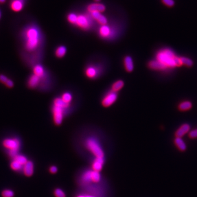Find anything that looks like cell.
Listing matches in <instances>:
<instances>
[{
	"mask_svg": "<svg viewBox=\"0 0 197 197\" xmlns=\"http://www.w3.org/2000/svg\"><path fill=\"white\" fill-rule=\"evenodd\" d=\"M23 41L24 50L40 60L43 56L45 45L44 36L40 28L35 25L27 26L23 32Z\"/></svg>",
	"mask_w": 197,
	"mask_h": 197,
	"instance_id": "1",
	"label": "cell"
},
{
	"mask_svg": "<svg viewBox=\"0 0 197 197\" xmlns=\"http://www.w3.org/2000/svg\"><path fill=\"white\" fill-rule=\"evenodd\" d=\"M74 104H67L61 99L60 96L54 97L51 105L53 121L56 126H60L64 119L74 110Z\"/></svg>",
	"mask_w": 197,
	"mask_h": 197,
	"instance_id": "2",
	"label": "cell"
},
{
	"mask_svg": "<svg viewBox=\"0 0 197 197\" xmlns=\"http://www.w3.org/2000/svg\"><path fill=\"white\" fill-rule=\"evenodd\" d=\"M108 64L104 59H96L89 61L84 68V74L91 80L100 78L105 75L107 70Z\"/></svg>",
	"mask_w": 197,
	"mask_h": 197,
	"instance_id": "3",
	"label": "cell"
},
{
	"mask_svg": "<svg viewBox=\"0 0 197 197\" xmlns=\"http://www.w3.org/2000/svg\"><path fill=\"white\" fill-rule=\"evenodd\" d=\"M33 73L40 78L41 80L40 88L43 91H48L53 87V77L45 66L40 63L33 66ZM39 88V89H40Z\"/></svg>",
	"mask_w": 197,
	"mask_h": 197,
	"instance_id": "4",
	"label": "cell"
},
{
	"mask_svg": "<svg viewBox=\"0 0 197 197\" xmlns=\"http://www.w3.org/2000/svg\"><path fill=\"white\" fill-rule=\"evenodd\" d=\"M156 59L167 67H174L182 65L180 58L175 56L174 51L170 49H164L159 51L157 53Z\"/></svg>",
	"mask_w": 197,
	"mask_h": 197,
	"instance_id": "5",
	"label": "cell"
},
{
	"mask_svg": "<svg viewBox=\"0 0 197 197\" xmlns=\"http://www.w3.org/2000/svg\"><path fill=\"white\" fill-rule=\"evenodd\" d=\"M117 26L114 24L107 23L106 25H100L97 30V34L102 40L107 41H114L120 35L121 31Z\"/></svg>",
	"mask_w": 197,
	"mask_h": 197,
	"instance_id": "6",
	"label": "cell"
},
{
	"mask_svg": "<svg viewBox=\"0 0 197 197\" xmlns=\"http://www.w3.org/2000/svg\"><path fill=\"white\" fill-rule=\"evenodd\" d=\"M94 21L89 13L80 14H77L75 26H77L82 30L89 31L93 28Z\"/></svg>",
	"mask_w": 197,
	"mask_h": 197,
	"instance_id": "7",
	"label": "cell"
},
{
	"mask_svg": "<svg viewBox=\"0 0 197 197\" xmlns=\"http://www.w3.org/2000/svg\"><path fill=\"white\" fill-rule=\"evenodd\" d=\"M86 146L95 157H104V151L100 142L96 137H88L86 140Z\"/></svg>",
	"mask_w": 197,
	"mask_h": 197,
	"instance_id": "8",
	"label": "cell"
},
{
	"mask_svg": "<svg viewBox=\"0 0 197 197\" xmlns=\"http://www.w3.org/2000/svg\"><path fill=\"white\" fill-rule=\"evenodd\" d=\"M118 97V93L109 89L106 91L101 99V104L102 107L108 108L112 106L116 102Z\"/></svg>",
	"mask_w": 197,
	"mask_h": 197,
	"instance_id": "9",
	"label": "cell"
},
{
	"mask_svg": "<svg viewBox=\"0 0 197 197\" xmlns=\"http://www.w3.org/2000/svg\"><path fill=\"white\" fill-rule=\"evenodd\" d=\"M100 179L101 175L99 172L93 170L86 171L81 177V181L83 183H88L91 182H99Z\"/></svg>",
	"mask_w": 197,
	"mask_h": 197,
	"instance_id": "10",
	"label": "cell"
},
{
	"mask_svg": "<svg viewBox=\"0 0 197 197\" xmlns=\"http://www.w3.org/2000/svg\"><path fill=\"white\" fill-rule=\"evenodd\" d=\"M3 145L10 150H17L19 149L20 142L17 138H7L3 141Z\"/></svg>",
	"mask_w": 197,
	"mask_h": 197,
	"instance_id": "11",
	"label": "cell"
},
{
	"mask_svg": "<svg viewBox=\"0 0 197 197\" xmlns=\"http://www.w3.org/2000/svg\"><path fill=\"white\" fill-rule=\"evenodd\" d=\"M41 80L40 78L32 73L29 77L27 81V86L28 88L31 89H35L37 88H40Z\"/></svg>",
	"mask_w": 197,
	"mask_h": 197,
	"instance_id": "12",
	"label": "cell"
},
{
	"mask_svg": "<svg viewBox=\"0 0 197 197\" xmlns=\"http://www.w3.org/2000/svg\"><path fill=\"white\" fill-rule=\"evenodd\" d=\"M89 14L91 15L93 19L96 21L100 25H106L108 23V20L107 18L101 13L98 12H93Z\"/></svg>",
	"mask_w": 197,
	"mask_h": 197,
	"instance_id": "13",
	"label": "cell"
},
{
	"mask_svg": "<svg viewBox=\"0 0 197 197\" xmlns=\"http://www.w3.org/2000/svg\"><path fill=\"white\" fill-rule=\"evenodd\" d=\"M123 66L124 69L126 72L130 73L132 72L134 69V61L132 57L129 56H125L123 58Z\"/></svg>",
	"mask_w": 197,
	"mask_h": 197,
	"instance_id": "14",
	"label": "cell"
},
{
	"mask_svg": "<svg viewBox=\"0 0 197 197\" xmlns=\"http://www.w3.org/2000/svg\"><path fill=\"white\" fill-rule=\"evenodd\" d=\"M86 10L88 13H91L93 12H98L100 13H102L106 10V7L103 4L99 3H91L88 5Z\"/></svg>",
	"mask_w": 197,
	"mask_h": 197,
	"instance_id": "15",
	"label": "cell"
},
{
	"mask_svg": "<svg viewBox=\"0 0 197 197\" xmlns=\"http://www.w3.org/2000/svg\"><path fill=\"white\" fill-rule=\"evenodd\" d=\"M190 126L188 124H183L175 132L176 137L182 138L185 135L190 131Z\"/></svg>",
	"mask_w": 197,
	"mask_h": 197,
	"instance_id": "16",
	"label": "cell"
},
{
	"mask_svg": "<svg viewBox=\"0 0 197 197\" xmlns=\"http://www.w3.org/2000/svg\"><path fill=\"white\" fill-rule=\"evenodd\" d=\"M148 66L151 69L156 70H163L167 68L166 66L157 59L150 61L148 63Z\"/></svg>",
	"mask_w": 197,
	"mask_h": 197,
	"instance_id": "17",
	"label": "cell"
},
{
	"mask_svg": "<svg viewBox=\"0 0 197 197\" xmlns=\"http://www.w3.org/2000/svg\"><path fill=\"white\" fill-rule=\"evenodd\" d=\"M104 163V157H96L92 165L93 170L96 172H100L102 168Z\"/></svg>",
	"mask_w": 197,
	"mask_h": 197,
	"instance_id": "18",
	"label": "cell"
},
{
	"mask_svg": "<svg viewBox=\"0 0 197 197\" xmlns=\"http://www.w3.org/2000/svg\"><path fill=\"white\" fill-rule=\"evenodd\" d=\"M67 53V48L64 45H59L57 46L54 51V54L56 58L58 59H61L64 58Z\"/></svg>",
	"mask_w": 197,
	"mask_h": 197,
	"instance_id": "19",
	"label": "cell"
},
{
	"mask_svg": "<svg viewBox=\"0 0 197 197\" xmlns=\"http://www.w3.org/2000/svg\"><path fill=\"white\" fill-rule=\"evenodd\" d=\"M61 99L67 104H73V95L70 91H65L61 94Z\"/></svg>",
	"mask_w": 197,
	"mask_h": 197,
	"instance_id": "20",
	"label": "cell"
},
{
	"mask_svg": "<svg viewBox=\"0 0 197 197\" xmlns=\"http://www.w3.org/2000/svg\"><path fill=\"white\" fill-rule=\"evenodd\" d=\"M174 144L178 150L181 152H185L187 150V145L185 142L181 137H175L174 139Z\"/></svg>",
	"mask_w": 197,
	"mask_h": 197,
	"instance_id": "21",
	"label": "cell"
},
{
	"mask_svg": "<svg viewBox=\"0 0 197 197\" xmlns=\"http://www.w3.org/2000/svg\"><path fill=\"white\" fill-rule=\"evenodd\" d=\"M24 172L26 176H31L33 175L34 171V163L31 161H28L24 165Z\"/></svg>",
	"mask_w": 197,
	"mask_h": 197,
	"instance_id": "22",
	"label": "cell"
},
{
	"mask_svg": "<svg viewBox=\"0 0 197 197\" xmlns=\"http://www.w3.org/2000/svg\"><path fill=\"white\" fill-rule=\"evenodd\" d=\"M24 0H13L11 3V8L15 12H19L23 10Z\"/></svg>",
	"mask_w": 197,
	"mask_h": 197,
	"instance_id": "23",
	"label": "cell"
},
{
	"mask_svg": "<svg viewBox=\"0 0 197 197\" xmlns=\"http://www.w3.org/2000/svg\"><path fill=\"white\" fill-rule=\"evenodd\" d=\"M124 82L121 80H118L112 84L110 89L117 93H119V91L124 87Z\"/></svg>",
	"mask_w": 197,
	"mask_h": 197,
	"instance_id": "24",
	"label": "cell"
},
{
	"mask_svg": "<svg viewBox=\"0 0 197 197\" xmlns=\"http://www.w3.org/2000/svg\"><path fill=\"white\" fill-rule=\"evenodd\" d=\"M178 107L181 111H187L192 107V103L188 101H183L179 105Z\"/></svg>",
	"mask_w": 197,
	"mask_h": 197,
	"instance_id": "25",
	"label": "cell"
},
{
	"mask_svg": "<svg viewBox=\"0 0 197 197\" xmlns=\"http://www.w3.org/2000/svg\"><path fill=\"white\" fill-rule=\"evenodd\" d=\"M77 18V14L75 13H70L67 16V20L71 25H75Z\"/></svg>",
	"mask_w": 197,
	"mask_h": 197,
	"instance_id": "26",
	"label": "cell"
},
{
	"mask_svg": "<svg viewBox=\"0 0 197 197\" xmlns=\"http://www.w3.org/2000/svg\"><path fill=\"white\" fill-rule=\"evenodd\" d=\"M14 160L16 162L19 163L21 165H24L27 162H28L27 160V158L25 156L23 155H17L14 158Z\"/></svg>",
	"mask_w": 197,
	"mask_h": 197,
	"instance_id": "27",
	"label": "cell"
},
{
	"mask_svg": "<svg viewBox=\"0 0 197 197\" xmlns=\"http://www.w3.org/2000/svg\"><path fill=\"white\" fill-rule=\"evenodd\" d=\"M181 59V61L182 63V65H185L187 66H192L193 62V61L190 59L189 58H187L186 57H181L180 58Z\"/></svg>",
	"mask_w": 197,
	"mask_h": 197,
	"instance_id": "28",
	"label": "cell"
},
{
	"mask_svg": "<svg viewBox=\"0 0 197 197\" xmlns=\"http://www.w3.org/2000/svg\"><path fill=\"white\" fill-rule=\"evenodd\" d=\"M10 167L13 170H15V171H18L20 170L21 169V167H22V165L19 164V163H18L17 162H16L15 161H13V162L11 163L10 164Z\"/></svg>",
	"mask_w": 197,
	"mask_h": 197,
	"instance_id": "29",
	"label": "cell"
},
{
	"mask_svg": "<svg viewBox=\"0 0 197 197\" xmlns=\"http://www.w3.org/2000/svg\"><path fill=\"white\" fill-rule=\"evenodd\" d=\"M14 192L10 189H5L2 192V196L3 197H14Z\"/></svg>",
	"mask_w": 197,
	"mask_h": 197,
	"instance_id": "30",
	"label": "cell"
},
{
	"mask_svg": "<svg viewBox=\"0 0 197 197\" xmlns=\"http://www.w3.org/2000/svg\"><path fill=\"white\" fill-rule=\"evenodd\" d=\"M54 194L56 197H65V193L64 192L59 188L56 189L54 191Z\"/></svg>",
	"mask_w": 197,
	"mask_h": 197,
	"instance_id": "31",
	"label": "cell"
},
{
	"mask_svg": "<svg viewBox=\"0 0 197 197\" xmlns=\"http://www.w3.org/2000/svg\"><path fill=\"white\" fill-rule=\"evenodd\" d=\"M188 136L191 139H196V138H197V128L189 131Z\"/></svg>",
	"mask_w": 197,
	"mask_h": 197,
	"instance_id": "32",
	"label": "cell"
},
{
	"mask_svg": "<svg viewBox=\"0 0 197 197\" xmlns=\"http://www.w3.org/2000/svg\"><path fill=\"white\" fill-rule=\"evenodd\" d=\"M162 2L164 4L168 7H172L175 4L174 0H162Z\"/></svg>",
	"mask_w": 197,
	"mask_h": 197,
	"instance_id": "33",
	"label": "cell"
},
{
	"mask_svg": "<svg viewBox=\"0 0 197 197\" xmlns=\"http://www.w3.org/2000/svg\"><path fill=\"white\" fill-rule=\"evenodd\" d=\"M5 86L8 88H12L14 86V82H13V81H12L10 79L8 78V80H7V81L5 82Z\"/></svg>",
	"mask_w": 197,
	"mask_h": 197,
	"instance_id": "34",
	"label": "cell"
},
{
	"mask_svg": "<svg viewBox=\"0 0 197 197\" xmlns=\"http://www.w3.org/2000/svg\"><path fill=\"white\" fill-rule=\"evenodd\" d=\"M8 80V78L7 77V76L3 75L0 74V82L3 84H5V82Z\"/></svg>",
	"mask_w": 197,
	"mask_h": 197,
	"instance_id": "35",
	"label": "cell"
},
{
	"mask_svg": "<svg viewBox=\"0 0 197 197\" xmlns=\"http://www.w3.org/2000/svg\"><path fill=\"white\" fill-rule=\"evenodd\" d=\"M49 171L52 174H55L58 171V168L56 166H51L49 169Z\"/></svg>",
	"mask_w": 197,
	"mask_h": 197,
	"instance_id": "36",
	"label": "cell"
},
{
	"mask_svg": "<svg viewBox=\"0 0 197 197\" xmlns=\"http://www.w3.org/2000/svg\"><path fill=\"white\" fill-rule=\"evenodd\" d=\"M77 197H95L94 196H93L91 195H88V194H82V195H80Z\"/></svg>",
	"mask_w": 197,
	"mask_h": 197,
	"instance_id": "37",
	"label": "cell"
},
{
	"mask_svg": "<svg viewBox=\"0 0 197 197\" xmlns=\"http://www.w3.org/2000/svg\"><path fill=\"white\" fill-rule=\"evenodd\" d=\"M5 0H0V3H3L5 2Z\"/></svg>",
	"mask_w": 197,
	"mask_h": 197,
	"instance_id": "38",
	"label": "cell"
},
{
	"mask_svg": "<svg viewBox=\"0 0 197 197\" xmlns=\"http://www.w3.org/2000/svg\"><path fill=\"white\" fill-rule=\"evenodd\" d=\"M95 1H96V2H99L100 0H94Z\"/></svg>",
	"mask_w": 197,
	"mask_h": 197,
	"instance_id": "39",
	"label": "cell"
},
{
	"mask_svg": "<svg viewBox=\"0 0 197 197\" xmlns=\"http://www.w3.org/2000/svg\"><path fill=\"white\" fill-rule=\"evenodd\" d=\"M1 11H0V18H1Z\"/></svg>",
	"mask_w": 197,
	"mask_h": 197,
	"instance_id": "40",
	"label": "cell"
}]
</instances>
